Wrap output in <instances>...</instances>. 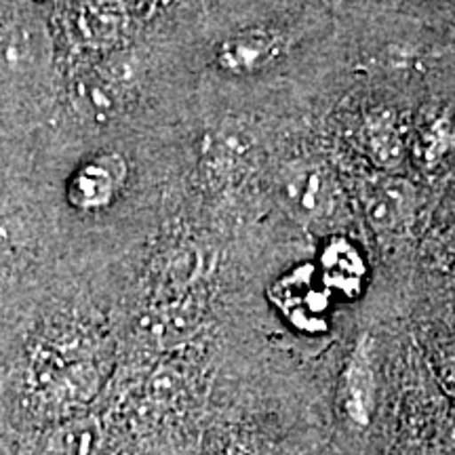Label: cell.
Returning a JSON list of instances; mask_svg holds the SVG:
<instances>
[{"label": "cell", "instance_id": "cell-1", "mask_svg": "<svg viewBox=\"0 0 455 455\" xmlns=\"http://www.w3.org/2000/svg\"><path fill=\"white\" fill-rule=\"evenodd\" d=\"M53 98L47 24L28 0H0V106L44 121Z\"/></svg>", "mask_w": 455, "mask_h": 455}, {"label": "cell", "instance_id": "cell-2", "mask_svg": "<svg viewBox=\"0 0 455 455\" xmlns=\"http://www.w3.org/2000/svg\"><path fill=\"white\" fill-rule=\"evenodd\" d=\"M127 158L121 152H100L74 164L57 186L30 181V188L38 196L60 195L61 207L74 215H95L108 212L116 203L127 186Z\"/></svg>", "mask_w": 455, "mask_h": 455}, {"label": "cell", "instance_id": "cell-3", "mask_svg": "<svg viewBox=\"0 0 455 455\" xmlns=\"http://www.w3.org/2000/svg\"><path fill=\"white\" fill-rule=\"evenodd\" d=\"M278 195L289 215L308 228H327L341 215L338 181L325 167L315 163H298L283 171Z\"/></svg>", "mask_w": 455, "mask_h": 455}, {"label": "cell", "instance_id": "cell-4", "mask_svg": "<svg viewBox=\"0 0 455 455\" xmlns=\"http://www.w3.org/2000/svg\"><path fill=\"white\" fill-rule=\"evenodd\" d=\"M43 121L0 106V204L30 184Z\"/></svg>", "mask_w": 455, "mask_h": 455}, {"label": "cell", "instance_id": "cell-5", "mask_svg": "<svg viewBox=\"0 0 455 455\" xmlns=\"http://www.w3.org/2000/svg\"><path fill=\"white\" fill-rule=\"evenodd\" d=\"M365 215L375 230L392 232L413 213L415 190L403 178H382L369 181L363 190Z\"/></svg>", "mask_w": 455, "mask_h": 455}, {"label": "cell", "instance_id": "cell-6", "mask_svg": "<svg viewBox=\"0 0 455 455\" xmlns=\"http://www.w3.org/2000/svg\"><path fill=\"white\" fill-rule=\"evenodd\" d=\"M281 36L268 30H244L218 47V64L226 72L251 74L270 66L281 55Z\"/></svg>", "mask_w": 455, "mask_h": 455}, {"label": "cell", "instance_id": "cell-7", "mask_svg": "<svg viewBox=\"0 0 455 455\" xmlns=\"http://www.w3.org/2000/svg\"><path fill=\"white\" fill-rule=\"evenodd\" d=\"M373 401V373L365 346H356L344 375V403L356 422H367Z\"/></svg>", "mask_w": 455, "mask_h": 455}, {"label": "cell", "instance_id": "cell-8", "mask_svg": "<svg viewBox=\"0 0 455 455\" xmlns=\"http://www.w3.org/2000/svg\"><path fill=\"white\" fill-rule=\"evenodd\" d=\"M323 275L331 287L352 295L361 289L365 266L350 243L333 241L323 253Z\"/></svg>", "mask_w": 455, "mask_h": 455}, {"label": "cell", "instance_id": "cell-9", "mask_svg": "<svg viewBox=\"0 0 455 455\" xmlns=\"http://www.w3.org/2000/svg\"><path fill=\"white\" fill-rule=\"evenodd\" d=\"M365 144L369 156L382 169H395L403 161V140L388 114L378 112L365 124Z\"/></svg>", "mask_w": 455, "mask_h": 455}, {"label": "cell", "instance_id": "cell-10", "mask_svg": "<svg viewBox=\"0 0 455 455\" xmlns=\"http://www.w3.org/2000/svg\"><path fill=\"white\" fill-rule=\"evenodd\" d=\"M455 131L449 123L447 116H435L432 121L422 129V146L424 155L428 161H435L436 156H441L449 146L453 144Z\"/></svg>", "mask_w": 455, "mask_h": 455}, {"label": "cell", "instance_id": "cell-11", "mask_svg": "<svg viewBox=\"0 0 455 455\" xmlns=\"http://www.w3.org/2000/svg\"><path fill=\"white\" fill-rule=\"evenodd\" d=\"M9 430L7 395H4V356H0V432Z\"/></svg>", "mask_w": 455, "mask_h": 455}, {"label": "cell", "instance_id": "cell-12", "mask_svg": "<svg viewBox=\"0 0 455 455\" xmlns=\"http://www.w3.org/2000/svg\"><path fill=\"white\" fill-rule=\"evenodd\" d=\"M0 455H24L11 430L0 432Z\"/></svg>", "mask_w": 455, "mask_h": 455}, {"label": "cell", "instance_id": "cell-13", "mask_svg": "<svg viewBox=\"0 0 455 455\" xmlns=\"http://www.w3.org/2000/svg\"><path fill=\"white\" fill-rule=\"evenodd\" d=\"M445 253L449 255V259H451V264L455 266V228L449 232V236L445 241Z\"/></svg>", "mask_w": 455, "mask_h": 455}]
</instances>
